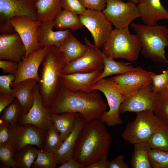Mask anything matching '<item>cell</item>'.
Masks as SVG:
<instances>
[{"mask_svg": "<svg viewBox=\"0 0 168 168\" xmlns=\"http://www.w3.org/2000/svg\"><path fill=\"white\" fill-rule=\"evenodd\" d=\"M111 142L110 133L99 119L86 123L77 140L72 158L86 168L107 155Z\"/></svg>", "mask_w": 168, "mask_h": 168, "instance_id": "6da1fadb", "label": "cell"}, {"mask_svg": "<svg viewBox=\"0 0 168 168\" xmlns=\"http://www.w3.org/2000/svg\"><path fill=\"white\" fill-rule=\"evenodd\" d=\"M107 109V104L97 91L89 93L72 92L62 85L49 110L51 114L78 113L83 116L86 123L99 119Z\"/></svg>", "mask_w": 168, "mask_h": 168, "instance_id": "7a4b0ae2", "label": "cell"}, {"mask_svg": "<svg viewBox=\"0 0 168 168\" xmlns=\"http://www.w3.org/2000/svg\"><path fill=\"white\" fill-rule=\"evenodd\" d=\"M66 64L63 55L58 47H48L41 64L40 81L38 83L43 104L48 110L61 89L62 72Z\"/></svg>", "mask_w": 168, "mask_h": 168, "instance_id": "3957f363", "label": "cell"}, {"mask_svg": "<svg viewBox=\"0 0 168 168\" xmlns=\"http://www.w3.org/2000/svg\"><path fill=\"white\" fill-rule=\"evenodd\" d=\"M130 26L139 38L142 55L154 62L168 64L165 50L168 47V29L166 26L132 23Z\"/></svg>", "mask_w": 168, "mask_h": 168, "instance_id": "277c9868", "label": "cell"}, {"mask_svg": "<svg viewBox=\"0 0 168 168\" xmlns=\"http://www.w3.org/2000/svg\"><path fill=\"white\" fill-rule=\"evenodd\" d=\"M102 49L103 54L107 57L134 62L138 58L142 47L138 36L131 34L129 28H126L113 29Z\"/></svg>", "mask_w": 168, "mask_h": 168, "instance_id": "5b68a950", "label": "cell"}, {"mask_svg": "<svg viewBox=\"0 0 168 168\" xmlns=\"http://www.w3.org/2000/svg\"><path fill=\"white\" fill-rule=\"evenodd\" d=\"M135 120L129 122L122 134L125 141L133 144L148 141L161 122L153 110L136 113Z\"/></svg>", "mask_w": 168, "mask_h": 168, "instance_id": "8992f818", "label": "cell"}, {"mask_svg": "<svg viewBox=\"0 0 168 168\" xmlns=\"http://www.w3.org/2000/svg\"><path fill=\"white\" fill-rule=\"evenodd\" d=\"M92 91H99L105 95L109 109L104 112L99 119L108 126L114 127L120 124L122 121L119 113L120 106L125 96L116 87L110 78H103L93 84Z\"/></svg>", "mask_w": 168, "mask_h": 168, "instance_id": "52a82bcc", "label": "cell"}, {"mask_svg": "<svg viewBox=\"0 0 168 168\" xmlns=\"http://www.w3.org/2000/svg\"><path fill=\"white\" fill-rule=\"evenodd\" d=\"M27 16L38 21L35 2L30 0H0V31L11 34L15 31L10 20L16 16Z\"/></svg>", "mask_w": 168, "mask_h": 168, "instance_id": "ba28073f", "label": "cell"}, {"mask_svg": "<svg viewBox=\"0 0 168 168\" xmlns=\"http://www.w3.org/2000/svg\"><path fill=\"white\" fill-rule=\"evenodd\" d=\"M102 12L116 29L128 28L132 21L140 17L137 5L131 0L127 2L122 0H107Z\"/></svg>", "mask_w": 168, "mask_h": 168, "instance_id": "9c48e42d", "label": "cell"}, {"mask_svg": "<svg viewBox=\"0 0 168 168\" xmlns=\"http://www.w3.org/2000/svg\"><path fill=\"white\" fill-rule=\"evenodd\" d=\"M10 22L25 45L26 51L24 58L42 48L38 41L41 22L30 16H14L10 19Z\"/></svg>", "mask_w": 168, "mask_h": 168, "instance_id": "30bf717a", "label": "cell"}, {"mask_svg": "<svg viewBox=\"0 0 168 168\" xmlns=\"http://www.w3.org/2000/svg\"><path fill=\"white\" fill-rule=\"evenodd\" d=\"M79 16L84 26L91 32L94 46L98 49L102 48L110 36L113 30L112 24L102 11L87 9Z\"/></svg>", "mask_w": 168, "mask_h": 168, "instance_id": "8fae6325", "label": "cell"}, {"mask_svg": "<svg viewBox=\"0 0 168 168\" xmlns=\"http://www.w3.org/2000/svg\"><path fill=\"white\" fill-rule=\"evenodd\" d=\"M9 131L8 143L14 155L27 145L36 146L39 149L41 148L44 132L35 126L31 124L24 125H20L17 123L10 124Z\"/></svg>", "mask_w": 168, "mask_h": 168, "instance_id": "7c38bea8", "label": "cell"}, {"mask_svg": "<svg viewBox=\"0 0 168 168\" xmlns=\"http://www.w3.org/2000/svg\"><path fill=\"white\" fill-rule=\"evenodd\" d=\"M152 73L138 66L133 71L117 75L110 79L122 95L128 96L151 84Z\"/></svg>", "mask_w": 168, "mask_h": 168, "instance_id": "4fadbf2b", "label": "cell"}, {"mask_svg": "<svg viewBox=\"0 0 168 168\" xmlns=\"http://www.w3.org/2000/svg\"><path fill=\"white\" fill-rule=\"evenodd\" d=\"M84 40L87 46V51L78 59L67 63L63 70V74L103 70L104 64L102 51L96 48L86 37H84Z\"/></svg>", "mask_w": 168, "mask_h": 168, "instance_id": "5bb4252c", "label": "cell"}, {"mask_svg": "<svg viewBox=\"0 0 168 168\" xmlns=\"http://www.w3.org/2000/svg\"><path fill=\"white\" fill-rule=\"evenodd\" d=\"M33 105L27 113L21 115L17 124L20 125L31 124L45 132L53 124L51 114L43 104L38 83L33 89Z\"/></svg>", "mask_w": 168, "mask_h": 168, "instance_id": "9a60e30c", "label": "cell"}, {"mask_svg": "<svg viewBox=\"0 0 168 168\" xmlns=\"http://www.w3.org/2000/svg\"><path fill=\"white\" fill-rule=\"evenodd\" d=\"M48 47L34 51L18 63L17 70L14 74L15 79L11 85V88H13L23 81L31 79H35L38 83H40L39 69L46 54Z\"/></svg>", "mask_w": 168, "mask_h": 168, "instance_id": "2e32d148", "label": "cell"}, {"mask_svg": "<svg viewBox=\"0 0 168 168\" xmlns=\"http://www.w3.org/2000/svg\"><path fill=\"white\" fill-rule=\"evenodd\" d=\"M155 94L151 84L141 88L133 95L125 96L119 107V114L127 112L137 113L147 110H153Z\"/></svg>", "mask_w": 168, "mask_h": 168, "instance_id": "e0dca14e", "label": "cell"}, {"mask_svg": "<svg viewBox=\"0 0 168 168\" xmlns=\"http://www.w3.org/2000/svg\"><path fill=\"white\" fill-rule=\"evenodd\" d=\"M26 51L25 45L17 33L0 34V59L19 63L24 58Z\"/></svg>", "mask_w": 168, "mask_h": 168, "instance_id": "ac0fdd59", "label": "cell"}, {"mask_svg": "<svg viewBox=\"0 0 168 168\" xmlns=\"http://www.w3.org/2000/svg\"><path fill=\"white\" fill-rule=\"evenodd\" d=\"M102 71L97 70L91 72L63 74L62 85L71 91L90 92L92 91L91 88L92 85Z\"/></svg>", "mask_w": 168, "mask_h": 168, "instance_id": "d6986e66", "label": "cell"}, {"mask_svg": "<svg viewBox=\"0 0 168 168\" xmlns=\"http://www.w3.org/2000/svg\"><path fill=\"white\" fill-rule=\"evenodd\" d=\"M137 6L140 17L146 25L154 26L160 20H168V10L160 0H140Z\"/></svg>", "mask_w": 168, "mask_h": 168, "instance_id": "ffe728a7", "label": "cell"}, {"mask_svg": "<svg viewBox=\"0 0 168 168\" xmlns=\"http://www.w3.org/2000/svg\"><path fill=\"white\" fill-rule=\"evenodd\" d=\"M86 123L83 116L79 114L73 131L54 155L58 165L61 164L72 157L77 140Z\"/></svg>", "mask_w": 168, "mask_h": 168, "instance_id": "44dd1931", "label": "cell"}, {"mask_svg": "<svg viewBox=\"0 0 168 168\" xmlns=\"http://www.w3.org/2000/svg\"><path fill=\"white\" fill-rule=\"evenodd\" d=\"M54 20L41 22L38 38L39 43L42 48L54 46L58 48L71 32L69 29L54 31Z\"/></svg>", "mask_w": 168, "mask_h": 168, "instance_id": "7402d4cb", "label": "cell"}, {"mask_svg": "<svg viewBox=\"0 0 168 168\" xmlns=\"http://www.w3.org/2000/svg\"><path fill=\"white\" fill-rule=\"evenodd\" d=\"M38 83L36 80L31 79L21 82L13 88L12 96L17 99L21 109L22 115L27 113L33 105V90Z\"/></svg>", "mask_w": 168, "mask_h": 168, "instance_id": "603a6c76", "label": "cell"}, {"mask_svg": "<svg viewBox=\"0 0 168 168\" xmlns=\"http://www.w3.org/2000/svg\"><path fill=\"white\" fill-rule=\"evenodd\" d=\"M58 48L63 55L67 63L78 59L87 50L86 44H82L71 32Z\"/></svg>", "mask_w": 168, "mask_h": 168, "instance_id": "cb8c5ba5", "label": "cell"}, {"mask_svg": "<svg viewBox=\"0 0 168 168\" xmlns=\"http://www.w3.org/2000/svg\"><path fill=\"white\" fill-rule=\"evenodd\" d=\"M61 114H51L50 117L63 142L73 131L79 113L67 112Z\"/></svg>", "mask_w": 168, "mask_h": 168, "instance_id": "d4e9b609", "label": "cell"}, {"mask_svg": "<svg viewBox=\"0 0 168 168\" xmlns=\"http://www.w3.org/2000/svg\"><path fill=\"white\" fill-rule=\"evenodd\" d=\"M35 4L41 22L54 21L62 11L61 0H38Z\"/></svg>", "mask_w": 168, "mask_h": 168, "instance_id": "484cf974", "label": "cell"}, {"mask_svg": "<svg viewBox=\"0 0 168 168\" xmlns=\"http://www.w3.org/2000/svg\"><path fill=\"white\" fill-rule=\"evenodd\" d=\"M54 27L59 30L69 29L71 31L83 29L84 26L79 15L63 9L54 21Z\"/></svg>", "mask_w": 168, "mask_h": 168, "instance_id": "4316f807", "label": "cell"}, {"mask_svg": "<svg viewBox=\"0 0 168 168\" xmlns=\"http://www.w3.org/2000/svg\"><path fill=\"white\" fill-rule=\"evenodd\" d=\"M104 68L100 75L95 80L93 84L106 77L114 74H121L134 70L130 63L122 61H116L114 59L105 56L103 54Z\"/></svg>", "mask_w": 168, "mask_h": 168, "instance_id": "83f0119b", "label": "cell"}, {"mask_svg": "<svg viewBox=\"0 0 168 168\" xmlns=\"http://www.w3.org/2000/svg\"><path fill=\"white\" fill-rule=\"evenodd\" d=\"M134 149L130 161L133 168H152L148 152L151 148L148 141L133 144Z\"/></svg>", "mask_w": 168, "mask_h": 168, "instance_id": "f1b7e54d", "label": "cell"}, {"mask_svg": "<svg viewBox=\"0 0 168 168\" xmlns=\"http://www.w3.org/2000/svg\"><path fill=\"white\" fill-rule=\"evenodd\" d=\"M38 149L29 145L22 148L13 156L16 168H29L36 159Z\"/></svg>", "mask_w": 168, "mask_h": 168, "instance_id": "f546056e", "label": "cell"}, {"mask_svg": "<svg viewBox=\"0 0 168 168\" xmlns=\"http://www.w3.org/2000/svg\"><path fill=\"white\" fill-rule=\"evenodd\" d=\"M63 142L60 133L53 124L44 132L43 141L40 149L54 155Z\"/></svg>", "mask_w": 168, "mask_h": 168, "instance_id": "4dcf8cb0", "label": "cell"}, {"mask_svg": "<svg viewBox=\"0 0 168 168\" xmlns=\"http://www.w3.org/2000/svg\"><path fill=\"white\" fill-rule=\"evenodd\" d=\"M148 142L151 148L168 151V124L161 122Z\"/></svg>", "mask_w": 168, "mask_h": 168, "instance_id": "1f68e13d", "label": "cell"}, {"mask_svg": "<svg viewBox=\"0 0 168 168\" xmlns=\"http://www.w3.org/2000/svg\"><path fill=\"white\" fill-rule=\"evenodd\" d=\"M153 111L161 122L168 124V95L163 91L155 95Z\"/></svg>", "mask_w": 168, "mask_h": 168, "instance_id": "d6a6232c", "label": "cell"}, {"mask_svg": "<svg viewBox=\"0 0 168 168\" xmlns=\"http://www.w3.org/2000/svg\"><path fill=\"white\" fill-rule=\"evenodd\" d=\"M0 124L17 123L22 114L21 107L17 99L6 107L0 114Z\"/></svg>", "mask_w": 168, "mask_h": 168, "instance_id": "836d02e7", "label": "cell"}, {"mask_svg": "<svg viewBox=\"0 0 168 168\" xmlns=\"http://www.w3.org/2000/svg\"><path fill=\"white\" fill-rule=\"evenodd\" d=\"M54 155L41 149H38L37 157L31 166L33 168H57Z\"/></svg>", "mask_w": 168, "mask_h": 168, "instance_id": "e575fe53", "label": "cell"}, {"mask_svg": "<svg viewBox=\"0 0 168 168\" xmlns=\"http://www.w3.org/2000/svg\"><path fill=\"white\" fill-rule=\"evenodd\" d=\"M148 155L152 168H168V151L151 148Z\"/></svg>", "mask_w": 168, "mask_h": 168, "instance_id": "d590c367", "label": "cell"}, {"mask_svg": "<svg viewBox=\"0 0 168 168\" xmlns=\"http://www.w3.org/2000/svg\"><path fill=\"white\" fill-rule=\"evenodd\" d=\"M13 153L9 143L0 146V168H16Z\"/></svg>", "mask_w": 168, "mask_h": 168, "instance_id": "8d00e7d4", "label": "cell"}, {"mask_svg": "<svg viewBox=\"0 0 168 168\" xmlns=\"http://www.w3.org/2000/svg\"><path fill=\"white\" fill-rule=\"evenodd\" d=\"M152 87L155 93L163 91L168 85V67L160 74H157L152 72Z\"/></svg>", "mask_w": 168, "mask_h": 168, "instance_id": "74e56055", "label": "cell"}, {"mask_svg": "<svg viewBox=\"0 0 168 168\" xmlns=\"http://www.w3.org/2000/svg\"><path fill=\"white\" fill-rule=\"evenodd\" d=\"M61 2L63 8L79 15L84 13L87 9L79 0H61Z\"/></svg>", "mask_w": 168, "mask_h": 168, "instance_id": "f35d334b", "label": "cell"}, {"mask_svg": "<svg viewBox=\"0 0 168 168\" xmlns=\"http://www.w3.org/2000/svg\"><path fill=\"white\" fill-rule=\"evenodd\" d=\"M15 79L13 74H8L0 76V95L12 96L13 89L11 85Z\"/></svg>", "mask_w": 168, "mask_h": 168, "instance_id": "ab89813d", "label": "cell"}, {"mask_svg": "<svg viewBox=\"0 0 168 168\" xmlns=\"http://www.w3.org/2000/svg\"><path fill=\"white\" fill-rule=\"evenodd\" d=\"M86 9L102 11L105 7L107 0H79Z\"/></svg>", "mask_w": 168, "mask_h": 168, "instance_id": "60d3db41", "label": "cell"}, {"mask_svg": "<svg viewBox=\"0 0 168 168\" xmlns=\"http://www.w3.org/2000/svg\"><path fill=\"white\" fill-rule=\"evenodd\" d=\"M18 63L9 60H0V68L2 69V72L4 74H14L16 72Z\"/></svg>", "mask_w": 168, "mask_h": 168, "instance_id": "b9f144b4", "label": "cell"}, {"mask_svg": "<svg viewBox=\"0 0 168 168\" xmlns=\"http://www.w3.org/2000/svg\"><path fill=\"white\" fill-rule=\"evenodd\" d=\"M10 124L9 123L0 124V146L6 145L9 143Z\"/></svg>", "mask_w": 168, "mask_h": 168, "instance_id": "7bdbcfd3", "label": "cell"}, {"mask_svg": "<svg viewBox=\"0 0 168 168\" xmlns=\"http://www.w3.org/2000/svg\"><path fill=\"white\" fill-rule=\"evenodd\" d=\"M123 155H119L110 161L109 168H128L129 166L124 161Z\"/></svg>", "mask_w": 168, "mask_h": 168, "instance_id": "ee69618b", "label": "cell"}, {"mask_svg": "<svg viewBox=\"0 0 168 168\" xmlns=\"http://www.w3.org/2000/svg\"><path fill=\"white\" fill-rule=\"evenodd\" d=\"M15 99L12 96L0 95V114L6 107L12 103Z\"/></svg>", "mask_w": 168, "mask_h": 168, "instance_id": "f6af8a7d", "label": "cell"}, {"mask_svg": "<svg viewBox=\"0 0 168 168\" xmlns=\"http://www.w3.org/2000/svg\"><path fill=\"white\" fill-rule=\"evenodd\" d=\"M110 161L107 156L102 157L98 161L88 166L86 168H109Z\"/></svg>", "mask_w": 168, "mask_h": 168, "instance_id": "bcb514c9", "label": "cell"}, {"mask_svg": "<svg viewBox=\"0 0 168 168\" xmlns=\"http://www.w3.org/2000/svg\"><path fill=\"white\" fill-rule=\"evenodd\" d=\"M58 168H86L72 157L60 165Z\"/></svg>", "mask_w": 168, "mask_h": 168, "instance_id": "7dc6e473", "label": "cell"}, {"mask_svg": "<svg viewBox=\"0 0 168 168\" xmlns=\"http://www.w3.org/2000/svg\"><path fill=\"white\" fill-rule=\"evenodd\" d=\"M164 93L168 95V85L166 87L164 90L163 91Z\"/></svg>", "mask_w": 168, "mask_h": 168, "instance_id": "c3c4849f", "label": "cell"}, {"mask_svg": "<svg viewBox=\"0 0 168 168\" xmlns=\"http://www.w3.org/2000/svg\"><path fill=\"white\" fill-rule=\"evenodd\" d=\"M135 4L137 5L140 0H131Z\"/></svg>", "mask_w": 168, "mask_h": 168, "instance_id": "681fc988", "label": "cell"}, {"mask_svg": "<svg viewBox=\"0 0 168 168\" xmlns=\"http://www.w3.org/2000/svg\"><path fill=\"white\" fill-rule=\"evenodd\" d=\"M30 0L33 2H35L38 1V0Z\"/></svg>", "mask_w": 168, "mask_h": 168, "instance_id": "f907efd6", "label": "cell"}, {"mask_svg": "<svg viewBox=\"0 0 168 168\" xmlns=\"http://www.w3.org/2000/svg\"></svg>", "mask_w": 168, "mask_h": 168, "instance_id": "816d5d0a", "label": "cell"}]
</instances>
